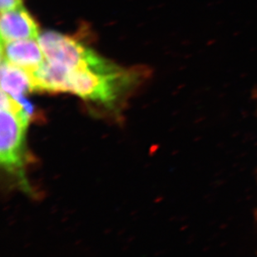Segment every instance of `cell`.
<instances>
[{"mask_svg":"<svg viewBox=\"0 0 257 257\" xmlns=\"http://www.w3.org/2000/svg\"><path fill=\"white\" fill-rule=\"evenodd\" d=\"M137 76L112 63L104 68L68 69L65 91L83 99L112 106L133 86Z\"/></svg>","mask_w":257,"mask_h":257,"instance_id":"cell-1","label":"cell"},{"mask_svg":"<svg viewBox=\"0 0 257 257\" xmlns=\"http://www.w3.org/2000/svg\"><path fill=\"white\" fill-rule=\"evenodd\" d=\"M30 118L20 102L1 91V165L6 172L16 176L25 188L28 187L25 175L26 134Z\"/></svg>","mask_w":257,"mask_h":257,"instance_id":"cell-2","label":"cell"},{"mask_svg":"<svg viewBox=\"0 0 257 257\" xmlns=\"http://www.w3.org/2000/svg\"><path fill=\"white\" fill-rule=\"evenodd\" d=\"M38 40L47 61L69 70L95 68L107 60L73 37L58 32H44Z\"/></svg>","mask_w":257,"mask_h":257,"instance_id":"cell-3","label":"cell"},{"mask_svg":"<svg viewBox=\"0 0 257 257\" xmlns=\"http://www.w3.org/2000/svg\"><path fill=\"white\" fill-rule=\"evenodd\" d=\"M1 59L32 73L45 62L38 39H23L3 43Z\"/></svg>","mask_w":257,"mask_h":257,"instance_id":"cell-4","label":"cell"},{"mask_svg":"<svg viewBox=\"0 0 257 257\" xmlns=\"http://www.w3.org/2000/svg\"><path fill=\"white\" fill-rule=\"evenodd\" d=\"M0 29L1 44L23 39H38L39 36V25L24 6L2 12Z\"/></svg>","mask_w":257,"mask_h":257,"instance_id":"cell-5","label":"cell"},{"mask_svg":"<svg viewBox=\"0 0 257 257\" xmlns=\"http://www.w3.org/2000/svg\"><path fill=\"white\" fill-rule=\"evenodd\" d=\"M1 91L19 101L33 91L31 77L25 69L1 59Z\"/></svg>","mask_w":257,"mask_h":257,"instance_id":"cell-6","label":"cell"},{"mask_svg":"<svg viewBox=\"0 0 257 257\" xmlns=\"http://www.w3.org/2000/svg\"><path fill=\"white\" fill-rule=\"evenodd\" d=\"M0 5L1 12H5L22 7L23 3L22 0H0Z\"/></svg>","mask_w":257,"mask_h":257,"instance_id":"cell-7","label":"cell"}]
</instances>
